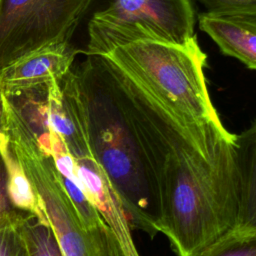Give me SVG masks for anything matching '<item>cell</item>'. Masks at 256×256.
<instances>
[{"mask_svg": "<svg viewBox=\"0 0 256 256\" xmlns=\"http://www.w3.org/2000/svg\"><path fill=\"white\" fill-rule=\"evenodd\" d=\"M0 256H29L20 228L0 232Z\"/></svg>", "mask_w": 256, "mask_h": 256, "instance_id": "17", "label": "cell"}, {"mask_svg": "<svg viewBox=\"0 0 256 256\" xmlns=\"http://www.w3.org/2000/svg\"><path fill=\"white\" fill-rule=\"evenodd\" d=\"M238 213L235 229H256V121L235 134Z\"/></svg>", "mask_w": 256, "mask_h": 256, "instance_id": "11", "label": "cell"}, {"mask_svg": "<svg viewBox=\"0 0 256 256\" xmlns=\"http://www.w3.org/2000/svg\"><path fill=\"white\" fill-rule=\"evenodd\" d=\"M32 215L17 209L11 202L7 191V175L4 162L0 156V232L20 228Z\"/></svg>", "mask_w": 256, "mask_h": 256, "instance_id": "15", "label": "cell"}, {"mask_svg": "<svg viewBox=\"0 0 256 256\" xmlns=\"http://www.w3.org/2000/svg\"><path fill=\"white\" fill-rule=\"evenodd\" d=\"M93 0H0V71L42 46L70 42Z\"/></svg>", "mask_w": 256, "mask_h": 256, "instance_id": "6", "label": "cell"}, {"mask_svg": "<svg viewBox=\"0 0 256 256\" xmlns=\"http://www.w3.org/2000/svg\"><path fill=\"white\" fill-rule=\"evenodd\" d=\"M207 14L256 18V0H198Z\"/></svg>", "mask_w": 256, "mask_h": 256, "instance_id": "16", "label": "cell"}, {"mask_svg": "<svg viewBox=\"0 0 256 256\" xmlns=\"http://www.w3.org/2000/svg\"><path fill=\"white\" fill-rule=\"evenodd\" d=\"M71 42L51 43L35 49L0 71V87L4 95L61 83L73 69L78 54Z\"/></svg>", "mask_w": 256, "mask_h": 256, "instance_id": "7", "label": "cell"}, {"mask_svg": "<svg viewBox=\"0 0 256 256\" xmlns=\"http://www.w3.org/2000/svg\"><path fill=\"white\" fill-rule=\"evenodd\" d=\"M196 256H256V229H233Z\"/></svg>", "mask_w": 256, "mask_h": 256, "instance_id": "14", "label": "cell"}, {"mask_svg": "<svg viewBox=\"0 0 256 256\" xmlns=\"http://www.w3.org/2000/svg\"><path fill=\"white\" fill-rule=\"evenodd\" d=\"M157 98L177 116L222 123L209 96L207 55L196 35L185 44L141 40L101 56Z\"/></svg>", "mask_w": 256, "mask_h": 256, "instance_id": "3", "label": "cell"}, {"mask_svg": "<svg viewBox=\"0 0 256 256\" xmlns=\"http://www.w3.org/2000/svg\"><path fill=\"white\" fill-rule=\"evenodd\" d=\"M198 25L222 54L256 70V18L214 16L204 12L198 16Z\"/></svg>", "mask_w": 256, "mask_h": 256, "instance_id": "10", "label": "cell"}, {"mask_svg": "<svg viewBox=\"0 0 256 256\" xmlns=\"http://www.w3.org/2000/svg\"><path fill=\"white\" fill-rule=\"evenodd\" d=\"M4 134V97L0 87V144Z\"/></svg>", "mask_w": 256, "mask_h": 256, "instance_id": "18", "label": "cell"}, {"mask_svg": "<svg viewBox=\"0 0 256 256\" xmlns=\"http://www.w3.org/2000/svg\"><path fill=\"white\" fill-rule=\"evenodd\" d=\"M191 0H106L88 24L87 56L141 40L185 44L195 36Z\"/></svg>", "mask_w": 256, "mask_h": 256, "instance_id": "5", "label": "cell"}, {"mask_svg": "<svg viewBox=\"0 0 256 256\" xmlns=\"http://www.w3.org/2000/svg\"><path fill=\"white\" fill-rule=\"evenodd\" d=\"M47 113L52 129L61 137L75 159L93 158L86 111L74 69L61 83L52 82L48 86Z\"/></svg>", "mask_w": 256, "mask_h": 256, "instance_id": "8", "label": "cell"}, {"mask_svg": "<svg viewBox=\"0 0 256 256\" xmlns=\"http://www.w3.org/2000/svg\"><path fill=\"white\" fill-rule=\"evenodd\" d=\"M110 65L152 170L159 233L177 256H196L236 227L235 134L222 123L177 116Z\"/></svg>", "mask_w": 256, "mask_h": 256, "instance_id": "1", "label": "cell"}, {"mask_svg": "<svg viewBox=\"0 0 256 256\" xmlns=\"http://www.w3.org/2000/svg\"><path fill=\"white\" fill-rule=\"evenodd\" d=\"M75 161L86 196L115 235L124 255L139 256L131 236L130 221L99 164L94 158Z\"/></svg>", "mask_w": 256, "mask_h": 256, "instance_id": "9", "label": "cell"}, {"mask_svg": "<svg viewBox=\"0 0 256 256\" xmlns=\"http://www.w3.org/2000/svg\"><path fill=\"white\" fill-rule=\"evenodd\" d=\"M4 134L41 199L63 256H125L105 221L85 228L62 184L50 151L38 143L10 105L5 106Z\"/></svg>", "mask_w": 256, "mask_h": 256, "instance_id": "4", "label": "cell"}, {"mask_svg": "<svg viewBox=\"0 0 256 256\" xmlns=\"http://www.w3.org/2000/svg\"><path fill=\"white\" fill-rule=\"evenodd\" d=\"M0 156L4 162L7 175V191L12 204L41 222L49 223L41 199L31 181L24 172L5 134L0 144Z\"/></svg>", "mask_w": 256, "mask_h": 256, "instance_id": "12", "label": "cell"}, {"mask_svg": "<svg viewBox=\"0 0 256 256\" xmlns=\"http://www.w3.org/2000/svg\"><path fill=\"white\" fill-rule=\"evenodd\" d=\"M74 71L86 111L93 158L122 204L131 227L153 237L159 233L154 177L118 79L101 56H87Z\"/></svg>", "mask_w": 256, "mask_h": 256, "instance_id": "2", "label": "cell"}, {"mask_svg": "<svg viewBox=\"0 0 256 256\" xmlns=\"http://www.w3.org/2000/svg\"><path fill=\"white\" fill-rule=\"evenodd\" d=\"M29 256H63L56 235L49 223L30 216L20 227Z\"/></svg>", "mask_w": 256, "mask_h": 256, "instance_id": "13", "label": "cell"}]
</instances>
